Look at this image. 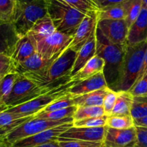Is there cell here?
<instances>
[{
	"instance_id": "1",
	"label": "cell",
	"mask_w": 147,
	"mask_h": 147,
	"mask_svg": "<svg viewBox=\"0 0 147 147\" xmlns=\"http://www.w3.org/2000/svg\"><path fill=\"white\" fill-rule=\"evenodd\" d=\"M76 55V51L68 47L46 68L23 76L41 87L57 88L72 80L71 72Z\"/></svg>"
},
{
	"instance_id": "2",
	"label": "cell",
	"mask_w": 147,
	"mask_h": 147,
	"mask_svg": "<svg viewBox=\"0 0 147 147\" xmlns=\"http://www.w3.org/2000/svg\"><path fill=\"white\" fill-rule=\"evenodd\" d=\"M96 55L102 57L105 66L103 74L108 87L111 89L117 82L126 50V45L111 42L96 27Z\"/></svg>"
},
{
	"instance_id": "3",
	"label": "cell",
	"mask_w": 147,
	"mask_h": 147,
	"mask_svg": "<svg viewBox=\"0 0 147 147\" xmlns=\"http://www.w3.org/2000/svg\"><path fill=\"white\" fill-rule=\"evenodd\" d=\"M146 48L147 41L126 46L119 79L111 90L115 92L130 90L140 76Z\"/></svg>"
},
{
	"instance_id": "4",
	"label": "cell",
	"mask_w": 147,
	"mask_h": 147,
	"mask_svg": "<svg viewBox=\"0 0 147 147\" xmlns=\"http://www.w3.org/2000/svg\"><path fill=\"white\" fill-rule=\"evenodd\" d=\"M47 14L56 31L74 36L86 14L67 4L64 0H47Z\"/></svg>"
},
{
	"instance_id": "5",
	"label": "cell",
	"mask_w": 147,
	"mask_h": 147,
	"mask_svg": "<svg viewBox=\"0 0 147 147\" xmlns=\"http://www.w3.org/2000/svg\"><path fill=\"white\" fill-rule=\"evenodd\" d=\"M47 14V0H17L11 22L22 37L27 35L36 22Z\"/></svg>"
},
{
	"instance_id": "6",
	"label": "cell",
	"mask_w": 147,
	"mask_h": 147,
	"mask_svg": "<svg viewBox=\"0 0 147 147\" xmlns=\"http://www.w3.org/2000/svg\"><path fill=\"white\" fill-rule=\"evenodd\" d=\"M55 88H56L39 86L26 76L18 74L9 94L0 109V112L26 103Z\"/></svg>"
},
{
	"instance_id": "7",
	"label": "cell",
	"mask_w": 147,
	"mask_h": 147,
	"mask_svg": "<svg viewBox=\"0 0 147 147\" xmlns=\"http://www.w3.org/2000/svg\"><path fill=\"white\" fill-rule=\"evenodd\" d=\"M78 83V81L72 79L70 82L65 83L64 85L59 86L47 93H44L35 98L32 99L31 100L22 103L19 106H14L9 109H7L5 111L11 112V113H19V114L22 115L23 116H34L35 114L38 113L45 107H47L48 105L53 103L55 100H57L59 98L62 97L64 95L68 93L69 88Z\"/></svg>"
},
{
	"instance_id": "8",
	"label": "cell",
	"mask_w": 147,
	"mask_h": 147,
	"mask_svg": "<svg viewBox=\"0 0 147 147\" xmlns=\"http://www.w3.org/2000/svg\"><path fill=\"white\" fill-rule=\"evenodd\" d=\"M72 122H73V117L59 121L47 120V119L34 117L33 119L24 122L20 126L16 128L14 130L10 132L3 139L10 144L12 145L17 141L30 137L51 128L55 127V126H60L64 123H72Z\"/></svg>"
},
{
	"instance_id": "9",
	"label": "cell",
	"mask_w": 147,
	"mask_h": 147,
	"mask_svg": "<svg viewBox=\"0 0 147 147\" xmlns=\"http://www.w3.org/2000/svg\"><path fill=\"white\" fill-rule=\"evenodd\" d=\"M73 36L56 31L51 36L36 45V50L47 60L57 59L69 47Z\"/></svg>"
},
{
	"instance_id": "10",
	"label": "cell",
	"mask_w": 147,
	"mask_h": 147,
	"mask_svg": "<svg viewBox=\"0 0 147 147\" xmlns=\"http://www.w3.org/2000/svg\"><path fill=\"white\" fill-rule=\"evenodd\" d=\"M97 29L111 42L126 45L129 27L125 20H98Z\"/></svg>"
},
{
	"instance_id": "11",
	"label": "cell",
	"mask_w": 147,
	"mask_h": 147,
	"mask_svg": "<svg viewBox=\"0 0 147 147\" xmlns=\"http://www.w3.org/2000/svg\"><path fill=\"white\" fill-rule=\"evenodd\" d=\"M73 126V122L67 123L47 130L42 131L35 135L17 141L13 144V147H34L45 144L58 140V138L65 131Z\"/></svg>"
},
{
	"instance_id": "12",
	"label": "cell",
	"mask_w": 147,
	"mask_h": 147,
	"mask_svg": "<svg viewBox=\"0 0 147 147\" xmlns=\"http://www.w3.org/2000/svg\"><path fill=\"white\" fill-rule=\"evenodd\" d=\"M137 141L136 126L127 129L106 128L103 147H135Z\"/></svg>"
},
{
	"instance_id": "13",
	"label": "cell",
	"mask_w": 147,
	"mask_h": 147,
	"mask_svg": "<svg viewBox=\"0 0 147 147\" xmlns=\"http://www.w3.org/2000/svg\"><path fill=\"white\" fill-rule=\"evenodd\" d=\"M97 13L88 14L84 17L73 36L69 48L77 53L96 32L98 23Z\"/></svg>"
},
{
	"instance_id": "14",
	"label": "cell",
	"mask_w": 147,
	"mask_h": 147,
	"mask_svg": "<svg viewBox=\"0 0 147 147\" xmlns=\"http://www.w3.org/2000/svg\"><path fill=\"white\" fill-rule=\"evenodd\" d=\"M107 126L94 128L75 127L72 126L65 131L59 138L70 140L103 142Z\"/></svg>"
},
{
	"instance_id": "15",
	"label": "cell",
	"mask_w": 147,
	"mask_h": 147,
	"mask_svg": "<svg viewBox=\"0 0 147 147\" xmlns=\"http://www.w3.org/2000/svg\"><path fill=\"white\" fill-rule=\"evenodd\" d=\"M20 39L11 22L0 20V55L11 57Z\"/></svg>"
},
{
	"instance_id": "16",
	"label": "cell",
	"mask_w": 147,
	"mask_h": 147,
	"mask_svg": "<svg viewBox=\"0 0 147 147\" xmlns=\"http://www.w3.org/2000/svg\"><path fill=\"white\" fill-rule=\"evenodd\" d=\"M106 87H108L107 83L103 71H101L86 80L76 83L69 88L68 93L72 96H80Z\"/></svg>"
},
{
	"instance_id": "17",
	"label": "cell",
	"mask_w": 147,
	"mask_h": 147,
	"mask_svg": "<svg viewBox=\"0 0 147 147\" xmlns=\"http://www.w3.org/2000/svg\"><path fill=\"white\" fill-rule=\"evenodd\" d=\"M147 41V9L142 8L136 21L129 27L126 45H135Z\"/></svg>"
},
{
	"instance_id": "18",
	"label": "cell",
	"mask_w": 147,
	"mask_h": 147,
	"mask_svg": "<svg viewBox=\"0 0 147 147\" xmlns=\"http://www.w3.org/2000/svg\"><path fill=\"white\" fill-rule=\"evenodd\" d=\"M56 32L54 24L48 14L36 22L30 31L27 33L32 41L36 46L40 42L45 40Z\"/></svg>"
},
{
	"instance_id": "19",
	"label": "cell",
	"mask_w": 147,
	"mask_h": 147,
	"mask_svg": "<svg viewBox=\"0 0 147 147\" xmlns=\"http://www.w3.org/2000/svg\"><path fill=\"white\" fill-rule=\"evenodd\" d=\"M34 116H23L19 113L7 111L0 112V138H4L24 122L33 119Z\"/></svg>"
},
{
	"instance_id": "20",
	"label": "cell",
	"mask_w": 147,
	"mask_h": 147,
	"mask_svg": "<svg viewBox=\"0 0 147 147\" xmlns=\"http://www.w3.org/2000/svg\"><path fill=\"white\" fill-rule=\"evenodd\" d=\"M55 60H47L39 53H35L25 61L15 66V73L19 75H25L40 71L48 67Z\"/></svg>"
},
{
	"instance_id": "21",
	"label": "cell",
	"mask_w": 147,
	"mask_h": 147,
	"mask_svg": "<svg viewBox=\"0 0 147 147\" xmlns=\"http://www.w3.org/2000/svg\"><path fill=\"white\" fill-rule=\"evenodd\" d=\"M96 32L91 36L87 42L77 52L76 58L71 72V77L76 74L90 59L96 55Z\"/></svg>"
},
{
	"instance_id": "22",
	"label": "cell",
	"mask_w": 147,
	"mask_h": 147,
	"mask_svg": "<svg viewBox=\"0 0 147 147\" xmlns=\"http://www.w3.org/2000/svg\"><path fill=\"white\" fill-rule=\"evenodd\" d=\"M35 53H37L36 46L27 34L20 37L18 40L11 57L16 66L25 61Z\"/></svg>"
},
{
	"instance_id": "23",
	"label": "cell",
	"mask_w": 147,
	"mask_h": 147,
	"mask_svg": "<svg viewBox=\"0 0 147 147\" xmlns=\"http://www.w3.org/2000/svg\"><path fill=\"white\" fill-rule=\"evenodd\" d=\"M109 90V87L90 92L80 96H73L75 106H103L105 97Z\"/></svg>"
},
{
	"instance_id": "24",
	"label": "cell",
	"mask_w": 147,
	"mask_h": 147,
	"mask_svg": "<svg viewBox=\"0 0 147 147\" xmlns=\"http://www.w3.org/2000/svg\"><path fill=\"white\" fill-rule=\"evenodd\" d=\"M104 66L105 63L103 59L96 55L75 76L71 78L73 80L78 82L86 80L100 72L103 71Z\"/></svg>"
},
{
	"instance_id": "25",
	"label": "cell",
	"mask_w": 147,
	"mask_h": 147,
	"mask_svg": "<svg viewBox=\"0 0 147 147\" xmlns=\"http://www.w3.org/2000/svg\"><path fill=\"white\" fill-rule=\"evenodd\" d=\"M134 96L129 91L117 92L116 103L109 116H126L131 115Z\"/></svg>"
},
{
	"instance_id": "26",
	"label": "cell",
	"mask_w": 147,
	"mask_h": 147,
	"mask_svg": "<svg viewBox=\"0 0 147 147\" xmlns=\"http://www.w3.org/2000/svg\"><path fill=\"white\" fill-rule=\"evenodd\" d=\"M128 0L110 7L99 9L98 20H125L127 15Z\"/></svg>"
},
{
	"instance_id": "27",
	"label": "cell",
	"mask_w": 147,
	"mask_h": 147,
	"mask_svg": "<svg viewBox=\"0 0 147 147\" xmlns=\"http://www.w3.org/2000/svg\"><path fill=\"white\" fill-rule=\"evenodd\" d=\"M105 115L106 114L103 106H82L77 108L73 118V121H78L89 118L100 117Z\"/></svg>"
},
{
	"instance_id": "28",
	"label": "cell",
	"mask_w": 147,
	"mask_h": 147,
	"mask_svg": "<svg viewBox=\"0 0 147 147\" xmlns=\"http://www.w3.org/2000/svg\"><path fill=\"white\" fill-rule=\"evenodd\" d=\"M77 108L78 107L76 106H73L66 108V109H61V110L48 112V113H37L34 115V117L51 121L63 120V119H67V118L73 117L75 112L77 110Z\"/></svg>"
},
{
	"instance_id": "29",
	"label": "cell",
	"mask_w": 147,
	"mask_h": 147,
	"mask_svg": "<svg viewBox=\"0 0 147 147\" xmlns=\"http://www.w3.org/2000/svg\"><path fill=\"white\" fill-rule=\"evenodd\" d=\"M106 126L116 129H127L135 126L134 120L131 115L109 116Z\"/></svg>"
},
{
	"instance_id": "30",
	"label": "cell",
	"mask_w": 147,
	"mask_h": 147,
	"mask_svg": "<svg viewBox=\"0 0 147 147\" xmlns=\"http://www.w3.org/2000/svg\"><path fill=\"white\" fill-rule=\"evenodd\" d=\"M131 116L136 121L147 116V96H134Z\"/></svg>"
},
{
	"instance_id": "31",
	"label": "cell",
	"mask_w": 147,
	"mask_h": 147,
	"mask_svg": "<svg viewBox=\"0 0 147 147\" xmlns=\"http://www.w3.org/2000/svg\"><path fill=\"white\" fill-rule=\"evenodd\" d=\"M73 106H75L74 100H73V96H72L71 94L68 93L62 96V97L57 98L55 101H53V103L48 105L47 107L45 108L42 111L39 112L38 113H48V112L61 110V109H64Z\"/></svg>"
},
{
	"instance_id": "32",
	"label": "cell",
	"mask_w": 147,
	"mask_h": 147,
	"mask_svg": "<svg viewBox=\"0 0 147 147\" xmlns=\"http://www.w3.org/2000/svg\"><path fill=\"white\" fill-rule=\"evenodd\" d=\"M83 14H90L98 12L99 9L93 0H64Z\"/></svg>"
},
{
	"instance_id": "33",
	"label": "cell",
	"mask_w": 147,
	"mask_h": 147,
	"mask_svg": "<svg viewBox=\"0 0 147 147\" xmlns=\"http://www.w3.org/2000/svg\"><path fill=\"white\" fill-rule=\"evenodd\" d=\"M17 76V73H11L1 78L0 81V109L6 98L9 94Z\"/></svg>"
},
{
	"instance_id": "34",
	"label": "cell",
	"mask_w": 147,
	"mask_h": 147,
	"mask_svg": "<svg viewBox=\"0 0 147 147\" xmlns=\"http://www.w3.org/2000/svg\"><path fill=\"white\" fill-rule=\"evenodd\" d=\"M142 0H128L127 15L125 19V21L127 24L129 29L138 18L142 11Z\"/></svg>"
},
{
	"instance_id": "35",
	"label": "cell",
	"mask_w": 147,
	"mask_h": 147,
	"mask_svg": "<svg viewBox=\"0 0 147 147\" xmlns=\"http://www.w3.org/2000/svg\"><path fill=\"white\" fill-rule=\"evenodd\" d=\"M17 0H0V20L11 22Z\"/></svg>"
},
{
	"instance_id": "36",
	"label": "cell",
	"mask_w": 147,
	"mask_h": 147,
	"mask_svg": "<svg viewBox=\"0 0 147 147\" xmlns=\"http://www.w3.org/2000/svg\"><path fill=\"white\" fill-rule=\"evenodd\" d=\"M109 116H100V117L89 118V119H82L78 121H73V126L75 127H86V128H94V127H103L106 126V122Z\"/></svg>"
},
{
	"instance_id": "37",
	"label": "cell",
	"mask_w": 147,
	"mask_h": 147,
	"mask_svg": "<svg viewBox=\"0 0 147 147\" xmlns=\"http://www.w3.org/2000/svg\"><path fill=\"white\" fill-rule=\"evenodd\" d=\"M60 147H103V142H88V141L70 140L58 138Z\"/></svg>"
},
{
	"instance_id": "38",
	"label": "cell",
	"mask_w": 147,
	"mask_h": 147,
	"mask_svg": "<svg viewBox=\"0 0 147 147\" xmlns=\"http://www.w3.org/2000/svg\"><path fill=\"white\" fill-rule=\"evenodd\" d=\"M15 73V64L10 56L0 55V78Z\"/></svg>"
},
{
	"instance_id": "39",
	"label": "cell",
	"mask_w": 147,
	"mask_h": 147,
	"mask_svg": "<svg viewBox=\"0 0 147 147\" xmlns=\"http://www.w3.org/2000/svg\"><path fill=\"white\" fill-rule=\"evenodd\" d=\"M129 92L134 96H147V73L135 83Z\"/></svg>"
},
{
	"instance_id": "40",
	"label": "cell",
	"mask_w": 147,
	"mask_h": 147,
	"mask_svg": "<svg viewBox=\"0 0 147 147\" xmlns=\"http://www.w3.org/2000/svg\"><path fill=\"white\" fill-rule=\"evenodd\" d=\"M116 99H117V92L113 91V90L109 88V91L105 97L103 104V109L107 116H109L111 113L115 106V103H116Z\"/></svg>"
},
{
	"instance_id": "41",
	"label": "cell",
	"mask_w": 147,
	"mask_h": 147,
	"mask_svg": "<svg viewBox=\"0 0 147 147\" xmlns=\"http://www.w3.org/2000/svg\"><path fill=\"white\" fill-rule=\"evenodd\" d=\"M137 141L135 147H147V127L136 126Z\"/></svg>"
},
{
	"instance_id": "42",
	"label": "cell",
	"mask_w": 147,
	"mask_h": 147,
	"mask_svg": "<svg viewBox=\"0 0 147 147\" xmlns=\"http://www.w3.org/2000/svg\"><path fill=\"white\" fill-rule=\"evenodd\" d=\"M93 1L96 3V5L98 6L99 9H101L105 8V7L120 4V3L126 1V0H93Z\"/></svg>"
},
{
	"instance_id": "43",
	"label": "cell",
	"mask_w": 147,
	"mask_h": 147,
	"mask_svg": "<svg viewBox=\"0 0 147 147\" xmlns=\"http://www.w3.org/2000/svg\"><path fill=\"white\" fill-rule=\"evenodd\" d=\"M146 73H147V48L146 50V53H145L144 61L143 67H142V72H141V73H140V76H139V78L137 79V80H136V81H138L139 79L142 78L143 77V76H144Z\"/></svg>"
},
{
	"instance_id": "44",
	"label": "cell",
	"mask_w": 147,
	"mask_h": 147,
	"mask_svg": "<svg viewBox=\"0 0 147 147\" xmlns=\"http://www.w3.org/2000/svg\"><path fill=\"white\" fill-rule=\"evenodd\" d=\"M135 126H145L147 127V116L143 118V119H138V120L134 121Z\"/></svg>"
},
{
	"instance_id": "45",
	"label": "cell",
	"mask_w": 147,
	"mask_h": 147,
	"mask_svg": "<svg viewBox=\"0 0 147 147\" xmlns=\"http://www.w3.org/2000/svg\"><path fill=\"white\" fill-rule=\"evenodd\" d=\"M34 147H60V146L58 141H54V142H50V143L40 145V146H37Z\"/></svg>"
},
{
	"instance_id": "46",
	"label": "cell",
	"mask_w": 147,
	"mask_h": 147,
	"mask_svg": "<svg viewBox=\"0 0 147 147\" xmlns=\"http://www.w3.org/2000/svg\"><path fill=\"white\" fill-rule=\"evenodd\" d=\"M0 147H13V146L4 140L3 138H0Z\"/></svg>"
},
{
	"instance_id": "47",
	"label": "cell",
	"mask_w": 147,
	"mask_h": 147,
	"mask_svg": "<svg viewBox=\"0 0 147 147\" xmlns=\"http://www.w3.org/2000/svg\"><path fill=\"white\" fill-rule=\"evenodd\" d=\"M142 8L147 9V0H142Z\"/></svg>"
},
{
	"instance_id": "48",
	"label": "cell",
	"mask_w": 147,
	"mask_h": 147,
	"mask_svg": "<svg viewBox=\"0 0 147 147\" xmlns=\"http://www.w3.org/2000/svg\"><path fill=\"white\" fill-rule=\"evenodd\" d=\"M1 78H0V81H1Z\"/></svg>"
}]
</instances>
